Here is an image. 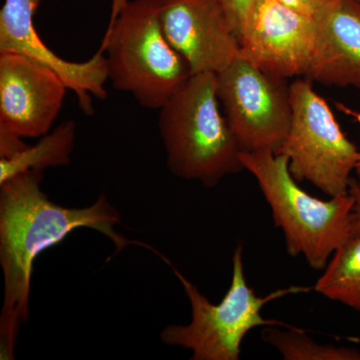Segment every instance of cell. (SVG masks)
Segmentation results:
<instances>
[{
	"label": "cell",
	"mask_w": 360,
	"mask_h": 360,
	"mask_svg": "<svg viewBox=\"0 0 360 360\" xmlns=\"http://www.w3.org/2000/svg\"><path fill=\"white\" fill-rule=\"evenodd\" d=\"M44 174L30 170L0 184V264L4 297L0 316V359H14L20 324L30 315L33 262L71 231L94 229L110 238L116 253L132 245L115 231L120 215L101 194L94 205L70 208L49 200L40 188Z\"/></svg>",
	"instance_id": "6da1fadb"
},
{
	"label": "cell",
	"mask_w": 360,
	"mask_h": 360,
	"mask_svg": "<svg viewBox=\"0 0 360 360\" xmlns=\"http://www.w3.org/2000/svg\"><path fill=\"white\" fill-rule=\"evenodd\" d=\"M103 44L113 89L148 110H160L193 75L163 33L158 0H112Z\"/></svg>",
	"instance_id": "7a4b0ae2"
},
{
	"label": "cell",
	"mask_w": 360,
	"mask_h": 360,
	"mask_svg": "<svg viewBox=\"0 0 360 360\" xmlns=\"http://www.w3.org/2000/svg\"><path fill=\"white\" fill-rule=\"evenodd\" d=\"M158 129L172 174L212 188L245 169L217 96V73L191 75L160 110Z\"/></svg>",
	"instance_id": "3957f363"
},
{
	"label": "cell",
	"mask_w": 360,
	"mask_h": 360,
	"mask_svg": "<svg viewBox=\"0 0 360 360\" xmlns=\"http://www.w3.org/2000/svg\"><path fill=\"white\" fill-rule=\"evenodd\" d=\"M240 160L283 231L288 252L303 255L314 269H326L335 250L354 236V196L321 200L310 195L291 175L288 158L274 151H243Z\"/></svg>",
	"instance_id": "277c9868"
},
{
	"label": "cell",
	"mask_w": 360,
	"mask_h": 360,
	"mask_svg": "<svg viewBox=\"0 0 360 360\" xmlns=\"http://www.w3.org/2000/svg\"><path fill=\"white\" fill-rule=\"evenodd\" d=\"M175 276L184 286L193 311L187 326H168L160 340L172 347L193 352V360H238L241 342L251 329L258 326H281L300 329L276 319H265L262 310L266 303L295 293L309 292L314 288L290 286L259 297L248 285L243 270V245L236 246L232 257V281L224 300L212 304L191 281L172 266Z\"/></svg>",
	"instance_id": "5b68a950"
},
{
	"label": "cell",
	"mask_w": 360,
	"mask_h": 360,
	"mask_svg": "<svg viewBox=\"0 0 360 360\" xmlns=\"http://www.w3.org/2000/svg\"><path fill=\"white\" fill-rule=\"evenodd\" d=\"M290 89V127L277 155L288 158L296 181H309L329 198L348 194L359 148L309 79H296Z\"/></svg>",
	"instance_id": "8992f818"
},
{
	"label": "cell",
	"mask_w": 360,
	"mask_h": 360,
	"mask_svg": "<svg viewBox=\"0 0 360 360\" xmlns=\"http://www.w3.org/2000/svg\"><path fill=\"white\" fill-rule=\"evenodd\" d=\"M217 96L241 151L278 153L291 122L290 84L241 54L217 73Z\"/></svg>",
	"instance_id": "52a82bcc"
},
{
	"label": "cell",
	"mask_w": 360,
	"mask_h": 360,
	"mask_svg": "<svg viewBox=\"0 0 360 360\" xmlns=\"http://www.w3.org/2000/svg\"><path fill=\"white\" fill-rule=\"evenodd\" d=\"M315 40L314 16L278 0H253L238 37L246 60L283 78L307 77Z\"/></svg>",
	"instance_id": "ba28073f"
},
{
	"label": "cell",
	"mask_w": 360,
	"mask_h": 360,
	"mask_svg": "<svg viewBox=\"0 0 360 360\" xmlns=\"http://www.w3.org/2000/svg\"><path fill=\"white\" fill-rule=\"evenodd\" d=\"M163 33L191 75L219 73L240 54L222 0H158Z\"/></svg>",
	"instance_id": "9c48e42d"
},
{
	"label": "cell",
	"mask_w": 360,
	"mask_h": 360,
	"mask_svg": "<svg viewBox=\"0 0 360 360\" xmlns=\"http://www.w3.org/2000/svg\"><path fill=\"white\" fill-rule=\"evenodd\" d=\"M68 87L54 71L18 53H0V129L37 139L51 131Z\"/></svg>",
	"instance_id": "30bf717a"
},
{
	"label": "cell",
	"mask_w": 360,
	"mask_h": 360,
	"mask_svg": "<svg viewBox=\"0 0 360 360\" xmlns=\"http://www.w3.org/2000/svg\"><path fill=\"white\" fill-rule=\"evenodd\" d=\"M41 0H4L0 11V53L25 56L56 73L77 96L84 112H92V96L103 99L108 82L104 45L84 63L59 58L40 39L33 16Z\"/></svg>",
	"instance_id": "8fae6325"
},
{
	"label": "cell",
	"mask_w": 360,
	"mask_h": 360,
	"mask_svg": "<svg viewBox=\"0 0 360 360\" xmlns=\"http://www.w3.org/2000/svg\"><path fill=\"white\" fill-rule=\"evenodd\" d=\"M314 18L316 40L307 79L360 89V1L328 0Z\"/></svg>",
	"instance_id": "7c38bea8"
},
{
	"label": "cell",
	"mask_w": 360,
	"mask_h": 360,
	"mask_svg": "<svg viewBox=\"0 0 360 360\" xmlns=\"http://www.w3.org/2000/svg\"><path fill=\"white\" fill-rule=\"evenodd\" d=\"M77 137V123L68 120L41 136L35 146H26L18 153L0 158V184L16 175L70 165Z\"/></svg>",
	"instance_id": "4fadbf2b"
},
{
	"label": "cell",
	"mask_w": 360,
	"mask_h": 360,
	"mask_svg": "<svg viewBox=\"0 0 360 360\" xmlns=\"http://www.w3.org/2000/svg\"><path fill=\"white\" fill-rule=\"evenodd\" d=\"M314 290L328 300L360 311V236H354L333 253Z\"/></svg>",
	"instance_id": "5bb4252c"
},
{
	"label": "cell",
	"mask_w": 360,
	"mask_h": 360,
	"mask_svg": "<svg viewBox=\"0 0 360 360\" xmlns=\"http://www.w3.org/2000/svg\"><path fill=\"white\" fill-rule=\"evenodd\" d=\"M262 335L265 342L276 347L285 360H360L359 349L319 345L302 328L284 331L266 326Z\"/></svg>",
	"instance_id": "9a60e30c"
},
{
	"label": "cell",
	"mask_w": 360,
	"mask_h": 360,
	"mask_svg": "<svg viewBox=\"0 0 360 360\" xmlns=\"http://www.w3.org/2000/svg\"><path fill=\"white\" fill-rule=\"evenodd\" d=\"M222 1H224L232 28L238 39L253 0H222Z\"/></svg>",
	"instance_id": "2e32d148"
},
{
	"label": "cell",
	"mask_w": 360,
	"mask_h": 360,
	"mask_svg": "<svg viewBox=\"0 0 360 360\" xmlns=\"http://www.w3.org/2000/svg\"><path fill=\"white\" fill-rule=\"evenodd\" d=\"M278 1L292 7L296 11L314 16L328 0H278Z\"/></svg>",
	"instance_id": "e0dca14e"
},
{
	"label": "cell",
	"mask_w": 360,
	"mask_h": 360,
	"mask_svg": "<svg viewBox=\"0 0 360 360\" xmlns=\"http://www.w3.org/2000/svg\"><path fill=\"white\" fill-rule=\"evenodd\" d=\"M348 193L354 198V236H360V184L356 179H352Z\"/></svg>",
	"instance_id": "ac0fdd59"
},
{
	"label": "cell",
	"mask_w": 360,
	"mask_h": 360,
	"mask_svg": "<svg viewBox=\"0 0 360 360\" xmlns=\"http://www.w3.org/2000/svg\"><path fill=\"white\" fill-rule=\"evenodd\" d=\"M336 108L338 110L342 111L345 115L352 116L355 120V122L360 125V110H355L350 108L349 106L341 103H335ZM355 174H356L357 182L360 184V146L359 148V160H357L356 167H355Z\"/></svg>",
	"instance_id": "d6986e66"
},
{
	"label": "cell",
	"mask_w": 360,
	"mask_h": 360,
	"mask_svg": "<svg viewBox=\"0 0 360 360\" xmlns=\"http://www.w3.org/2000/svg\"><path fill=\"white\" fill-rule=\"evenodd\" d=\"M359 1H360V0H359Z\"/></svg>",
	"instance_id": "ffe728a7"
}]
</instances>
